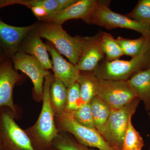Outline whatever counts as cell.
Segmentation results:
<instances>
[{"mask_svg": "<svg viewBox=\"0 0 150 150\" xmlns=\"http://www.w3.org/2000/svg\"><path fill=\"white\" fill-rule=\"evenodd\" d=\"M53 78L54 75L51 73L45 78L43 105L40 115L33 126L24 130L36 150L51 149L52 142L59 134L50 99V88Z\"/></svg>", "mask_w": 150, "mask_h": 150, "instance_id": "1", "label": "cell"}, {"mask_svg": "<svg viewBox=\"0 0 150 150\" xmlns=\"http://www.w3.org/2000/svg\"><path fill=\"white\" fill-rule=\"evenodd\" d=\"M35 30L41 38H45L52 43L70 63L77 65L88 37L78 35L73 37L63 29L62 25L42 21L36 22Z\"/></svg>", "mask_w": 150, "mask_h": 150, "instance_id": "2", "label": "cell"}, {"mask_svg": "<svg viewBox=\"0 0 150 150\" xmlns=\"http://www.w3.org/2000/svg\"><path fill=\"white\" fill-rule=\"evenodd\" d=\"M150 68V41L141 53L130 60L105 59L93 71L98 79L108 80H128L134 74Z\"/></svg>", "mask_w": 150, "mask_h": 150, "instance_id": "3", "label": "cell"}, {"mask_svg": "<svg viewBox=\"0 0 150 150\" xmlns=\"http://www.w3.org/2000/svg\"><path fill=\"white\" fill-rule=\"evenodd\" d=\"M110 2L108 1H98L85 22L104 27L108 30L121 28L133 30L142 33V35H149V25L142 24L126 15L113 11L110 8Z\"/></svg>", "mask_w": 150, "mask_h": 150, "instance_id": "4", "label": "cell"}, {"mask_svg": "<svg viewBox=\"0 0 150 150\" xmlns=\"http://www.w3.org/2000/svg\"><path fill=\"white\" fill-rule=\"evenodd\" d=\"M55 123L59 131L72 135L81 144L99 150H118L111 147L96 129L88 128L78 123L70 111H66L55 116Z\"/></svg>", "mask_w": 150, "mask_h": 150, "instance_id": "5", "label": "cell"}, {"mask_svg": "<svg viewBox=\"0 0 150 150\" xmlns=\"http://www.w3.org/2000/svg\"><path fill=\"white\" fill-rule=\"evenodd\" d=\"M8 108H0V137L2 150H36L29 137L15 120Z\"/></svg>", "mask_w": 150, "mask_h": 150, "instance_id": "6", "label": "cell"}, {"mask_svg": "<svg viewBox=\"0 0 150 150\" xmlns=\"http://www.w3.org/2000/svg\"><path fill=\"white\" fill-rule=\"evenodd\" d=\"M140 100L138 98L122 108L111 109L102 135L105 142L111 147L116 150H122L129 121L137 110Z\"/></svg>", "mask_w": 150, "mask_h": 150, "instance_id": "7", "label": "cell"}, {"mask_svg": "<svg viewBox=\"0 0 150 150\" xmlns=\"http://www.w3.org/2000/svg\"><path fill=\"white\" fill-rule=\"evenodd\" d=\"M97 95L111 109L122 108L139 98L128 80L98 79Z\"/></svg>", "mask_w": 150, "mask_h": 150, "instance_id": "8", "label": "cell"}, {"mask_svg": "<svg viewBox=\"0 0 150 150\" xmlns=\"http://www.w3.org/2000/svg\"><path fill=\"white\" fill-rule=\"evenodd\" d=\"M11 60L15 69L24 73L32 81L33 97L35 100H43L45 79L51 72L45 69L35 57L25 53L17 52Z\"/></svg>", "mask_w": 150, "mask_h": 150, "instance_id": "9", "label": "cell"}, {"mask_svg": "<svg viewBox=\"0 0 150 150\" xmlns=\"http://www.w3.org/2000/svg\"><path fill=\"white\" fill-rule=\"evenodd\" d=\"M21 79L15 69L11 59L8 58L0 62V108H8L15 116L17 111L13 102V89Z\"/></svg>", "mask_w": 150, "mask_h": 150, "instance_id": "10", "label": "cell"}, {"mask_svg": "<svg viewBox=\"0 0 150 150\" xmlns=\"http://www.w3.org/2000/svg\"><path fill=\"white\" fill-rule=\"evenodd\" d=\"M35 25L36 23L24 27L13 26L7 24L0 18V46L8 58L11 59L18 51L22 40Z\"/></svg>", "mask_w": 150, "mask_h": 150, "instance_id": "11", "label": "cell"}, {"mask_svg": "<svg viewBox=\"0 0 150 150\" xmlns=\"http://www.w3.org/2000/svg\"><path fill=\"white\" fill-rule=\"evenodd\" d=\"M97 2V0H78L77 2L66 9L56 12L38 20L43 22L60 25L67 21L74 19H81L85 22Z\"/></svg>", "mask_w": 150, "mask_h": 150, "instance_id": "12", "label": "cell"}, {"mask_svg": "<svg viewBox=\"0 0 150 150\" xmlns=\"http://www.w3.org/2000/svg\"><path fill=\"white\" fill-rule=\"evenodd\" d=\"M52 58L54 77L59 80L67 88L77 81L81 71L77 65L67 62L50 42L46 44Z\"/></svg>", "mask_w": 150, "mask_h": 150, "instance_id": "13", "label": "cell"}, {"mask_svg": "<svg viewBox=\"0 0 150 150\" xmlns=\"http://www.w3.org/2000/svg\"><path fill=\"white\" fill-rule=\"evenodd\" d=\"M18 52L25 53L35 57L45 69L48 71L53 69L52 60L48 56L46 44L42 41L35 30V28L28 33L22 40Z\"/></svg>", "mask_w": 150, "mask_h": 150, "instance_id": "14", "label": "cell"}, {"mask_svg": "<svg viewBox=\"0 0 150 150\" xmlns=\"http://www.w3.org/2000/svg\"><path fill=\"white\" fill-rule=\"evenodd\" d=\"M100 39V31L93 36L88 37L85 48L77 65L81 71H93L105 59Z\"/></svg>", "mask_w": 150, "mask_h": 150, "instance_id": "15", "label": "cell"}, {"mask_svg": "<svg viewBox=\"0 0 150 150\" xmlns=\"http://www.w3.org/2000/svg\"><path fill=\"white\" fill-rule=\"evenodd\" d=\"M128 82L144 103L146 108L150 110V68L138 72L132 76Z\"/></svg>", "mask_w": 150, "mask_h": 150, "instance_id": "16", "label": "cell"}, {"mask_svg": "<svg viewBox=\"0 0 150 150\" xmlns=\"http://www.w3.org/2000/svg\"><path fill=\"white\" fill-rule=\"evenodd\" d=\"M98 79L93 71H80L77 82L79 85L82 103H88L97 95Z\"/></svg>", "mask_w": 150, "mask_h": 150, "instance_id": "17", "label": "cell"}, {"mask_svg": "<svg viewBox=\"0 0 150 150\" xmlns=\"http://www.w3.org/2000/svg\"><path fill=\"white\" fill-rule=\"evenodd\" d=\"M91 105L96 128L102 136L110 116L111 108L97 95L92 100Z\"/></svg>", "mask_w": 150, "mask_h": 150, "instance_id": "18", "label": "cell"}, {"mask_svg": "<svg viewBox=\"0 0 150 150\" xmlns=\"http://www.w3.org/2000/svg\"><path fill=\"white\" fill-rule=\"evenodd\" d=\"M68 89L61 81L53 78L50 88V99L55 116L61 115L66 110Z\"/></svg>", "mask_w": 150, "mask_h": 150, "instance_id": "19", "label": "cell"}, {"mask_svg": "<svg viewBox=\"0 0 150 150\" xmlns=\"http://www.w3.org/2000/svg\"><path fill=\"white\" fill-rule=\"evenodd\" d=\"M124 55L134 57L139 54L150 41L149 35H142L139 38L129 39L119 36L116 39Z\"/></svg>", "mask_w": 150, "mask_h": 150, "instance_id": "20", "label": "cell"}, {"mask_svg": "<svg viewBox=\"0 0 150 150\" xmlns=\"http://www.w3.org/2000/svg\"><path fill=\"white\" fill-rule=\"evenodd\" d=\"M14 4L22 5L30 9L38 6L43 7L49 15L58 12L59 9L57 0H0V8Z\"/></svg>", "mask_w": 150, "mask_h": 150, "instance_id": "21", "label": "cell"}, {"mask_svg": "<svg viewBox=\"0 0 150 150\" xmlns=\"http://www.w3.org/2000/svg\"><path fill=\"white\" fill-rule=\"evenodd\" d=\"M101 48L105 56V60L112 61L118 59L124 55L118 42L110 33L100 31Z\"/></svg>", "mask_w": 150, "mask_h": 150, "instance_id": "22", "label": "cell"}, {"mask_svg": "<svg viewBox=\"0 0 150 150\" xmlns=\"http://www.w3.org/2000/svg\"><path fill=\"white\" fill-rule=\"evenodd\" d=\"M52 147L57 150H99L84 146L68 135L67 132L60 131L53 140Z\"/></svg>", "mask_w": 150, "mask_h": 150, "instance_id": "23", "label": "cell"}, {"mask_svg": "<svg viewBox=\"0 0 150 150\" xmlns=\"http://www.w3.org/2000/svg\"><path fill=\"white\" fill-rule=\"evenodd\" d=\"M144 146V140L136 130L130 119L126 130L121 150H142Z\"/></svg>", "mask_w": 150, "mask_h": 150, "instance_id": "24", "label": "cell"}, {"mask_svg": "<svg viewBox=\"0 0 150 150\" xmlns=\"http://www.w3.org/2000/svg\"><path fill=\"white\" fill-rule=\"evenodd\" d=\"M131 19L150 25V0H140L133 11L126 15Z\"/></svg>", "mask_w": 150, "mask_h": 150, "instance_id": "25", "label": "cell"}, {"mask_svg": "<svg viewBox=\"0 0 150 150\" xmlns=\"http://www.w3.org/2000/svg\"><path fill=\"white\" fill-rule=\"evenodd\" d=\"M70 112L78 123L88 128L96 129L92 112L91 102L83 103L77 109Z\"/></svg>", "mask_w": 150, "mask_h": 150, "instance_id": "26", "label": "cell"}, {"mask_svg": "<svg viewBox=\"0 0 150 150\" xmlns=\"http://www.w3.org/2000/svg\"><path fill=\"white\" fill-rule=\"evenodd\" d=\"M67 89V105L65 110L74 111L82 104L81 100L79 85L77 81Z\"/></svg>", "mask_w": 150, "mask_h": 150, "instance_id": "27", "label": "cell"}, {"mask_svg": "<svg viewBox=\"0 0 150 150\" xmlns=\"http://www.w3.org/2000/svg\"><path fill=\"white\" fill-rule=\"evenodd\" d=\"M32 11L33 13L37 18L39 19L48 16L49 14L48 12L44 8L41 6L33 7L30 8Z\"/></svg>", "mask_w": 150, "mask_h": 150, "instance_id": "28", "label": "cell"}, {"mask_svg": "<svg viewBox=\"0 0 150 150\" xmlns=\"http://www.w3.org/2000/svg\"><path fill=\"white\" fill-rule=\"evenodd\" d=\"M78 0H57L59 4V11L66 9L77 2Z\"/></svg>", "mask_w": 150, "mask_h": 150, "instance_id": "29", "label": "cell"}, {"mask_svg": "<svg viewBox=\"0 0 150 150\" xmlns=\"http://www.w3.org/2000/svg\"><path fill=\"white\" fill-rule=\"evenodd\" d=\"M7 59H8V58L4 51L3 50V48L0 46V62H2Z\"/></svg>", "mask_w": 150, "mask_h": 150, "instance_id": "30", "label": "cell"}, {"mask_svg": "<svg viewBox=\"0 0 150 150\" xmlns=\"http://www.w3.org/2000/svg\"><path fill=\"white\" fill-rule=\"evenodd\" d=\"M0 150H2V148L1 141V137H0Z\"/></svg>", "mask_w": 150, "mask_h": 150, "instance_id": "31", "label": "cell"}, {"mask_svg": "<svg viewBox=\"0 0 150 150\" xmlns=\"http://www.w3.org/2000/svg\"><path fill=\"white\" fill-rule=\"evenodd\" d=\"M49 150H57L55 149H53V148H52V149H50Z\"/></svg>", "mask_w": 150, "mask_h": 150, "instance_id": "32", "label": "cell"}, {"mask_svg": "<svg viewBox=\"0 0 150 150\" xmlns=\"http://www.w3.org/2000/svg\"><path fill=\"white\" fill-rule=\"evenodd\" d=\"M149 35L150 36V27H149Z\"/></svg>", "mask_w": 150, "mask_h": 150, "instance_id": "33", "label": "cell"}, {"mask_svg": "<svg viewBox=\"0 0 150 150\" xmlns=\"http://www.w3.org/2000/svg\"><path fill=\"white\" fill-rule=\"evenodd\" d=\"M149 115H150V114H149Z\"/></svg>", "mask_w": 150, "mask_h": 150, "instance_id": "34", "label": "cell"}]
</instances>
